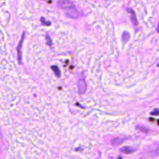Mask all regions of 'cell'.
<instances>
[{"label":"cell","mask_w":159,"mask_h":159,"mask_svg":"<svg viewBox=\"0 0 159 159\" xmlns=\"http://www.w3.org/2000/svg\"><path fill=\"white\" fill-rule=\"evenodd\" d=\"M154 153L156 154H159V146L156 149H155V151H154Z\"/></svg>","instance_id":"5bb4252c"},{"label":"cell","mask_w":159,"mask_h":159,"mask_svg":"<svg viewBox=\"0 0 159 159\" xmlns=\"http://www.w3.org/2000/svg\"><path fill=\"white\" fill-rule=\"evenodd\" d=\"M78 93L80 95L86 93V92L87 90V85L86 82L85 80V78H79V80L78 81Z\"/></svg>","instance_id":"3957f363"},{"label":"cell","mask_w":159,"mask_h":159,"mask_svg":"<svg viewBox=\"0 0 159 159\" xmlns=\"http://www.w3.org/2000/svg\"><path fill=\"white\" fill-rule=\"evenodd\" d=\"M65 14H66L69 18H71V19H77L78 17V16H79L78 11L77 10V9H76L75 6L65 9Z\"/></svg>","instance_id":"7a4b0ae2"},{"label":"cell","mask_w":159,"mask_h":159,"mask_svg":"<svg viewBox=\"0 0 159 159\" xmlns=\"http://www.w3.org/2000/svg\"><path fill=\"white\" fill-rule=\"evenodd\" d=\"M135 151H136V149L134 148H132V147H128V146L123 147V148L120 149V151L126 154H132V153H134Z\"/></svg>","instance_id":"52a82bcc"},{"label":"cell","mask_w":159,"mask_h":159,"mask_svg":"<svg viewBox=\"0 0 159 159\" xmlns=\"http://www.w3.org/2000/svg\"><path fill=\"white\" fill-rule=\"evenodd\" d=\"M137 128H138V130H141L142 132H144V133H148L149 131L148 128H147V127H144V126H137Z\"/></svg>","instance_id":"30bf717a"},{"label":"cell","mask_w":159,"mask_h":159,"mask_svg":"<svg viewBox=\"0 0 159 159\" xmlns=\"http://www.w3.org/2000/svg\"><path fill=\"white\" fill-rule=\"evenodd\" d=\"M51 69L54 71V74L57 77H60L61 76V71L60 69L57 67V66H51Z\"/></svg>","instance_id":"9c48e42d"},{"label":"cell","mask_w":159,"mask_h":159,"mask_svg":"<svg viewBox=\"0 0 159 159\" xmlns=\"http://www.w3.org/2000/svg\"><path fill=\"white\" fill-rule=\"evenodd\" d=\"M127 10L130 13V20H131V22L133 23V24L134 25V26H137V25H138V20H137V18H136L135 12L132 9L130 8H127Z\"/></svg>","instance_id":"5b68a950"},{"label":"cell","mask_w":159,"mask_h":159,"mask_svg":"<svg viewBox=\"0 0 159 159\" xmlns=\"http://www.w3.org/2000/svg\"><path fill=\"white\" fill-rule=\"evenodd\" d=\"M57 6L59 8L64 9V10L74 6V4L70 0H57Z\"/></svg>","instance_id":"6da1fadb"},{"label":"cell","mask_w":159,"mask_h":159,"mask_svg":"<svg viewBox=\"0 0 159 159\" xmlns=\"http://www.w3.org/2000/svg\"><path fill=\"white\" fill-rule=\"evenodd\" d=\"M0 138H1V131H0Z\"/></svg>","instance_id":"2e32d148"},{"label":"cell","mask_w":159,"mask_h":159,"mask_svg":"<svg viewBox=\"0 0 159 159\" xmlns=\"http://www.w3.org/2000/svg\"><path fill=\"white\" fill-rule=\"evenodd\" d=\"M127 138H113V140H111V144H113V146H119L121 144H123L127 140Z\"/></svg>","instance_id":"8992f818"},{"label":"cell","mask_w":159,"mask_h":159,"mask_svg":"<svg viewBox=\"0 0 159 159\" xmlns=\"http://www.w3.org/2000/svg\"><path fill=\"white\" fill-rule=\"evenodd\" d=\"M46 41H47V45H49V46L52 45L51 38V37H50L48 34H47L46 35Z\"/></svg>","instance_id":"7c38bea8"},{"label":"cell","mask_w":159,"mask_h":159,"mask_svg":"<svg viewBox=\"0 0 159 159\" xmlns=\"http://www.w3.org/2000/svg\"><path fill=\"white\" fill-rule=\"evenodd\" d=\"M25 38V33L23 32L22 33L21 36V39L19 41V43H18V46L16 47V50H17V54H18V61H19V63H21L22 61V46H23V42L24 41Z\"/></svg>","instance_id":"277c9868"},{"label":"cell","mask_w":159,"mask_h":159,"mask_svg":"<svg viewBox=\"0 0 159 159\" xmlns=\"http://www.w3.org/2000/svg\"><path fill=\"white\" fill-rule=\"evenodd\" d=\"M156 30H157V32L159 33V22H158V26H157Z\"/></svg>","instance_id":"9a60e30c"},{"label":"cell","mask_w":159,"mask_h":159,"mask_svg":"<svg viewBox=\"0 0 159 159\" xmlns=\"http://www.w3.org/2000/svg\"><path fill=\"white\" fill-rule=\"evenodd\" d=\"M41 23H42V24L46 25V26H50V25L51 24V22L46 21L45 19H44V17H41Z\"/></svg>","instance_id":"8fae6325"},{"label":"cell","mask_w":159,"mask_h":159,"mask_svg":"<svg viewBox=\"0 0 159 159\" xmlns=\"http://www.w3.org/2000/svg\"><path fill=\"white\" fill-rule=\"evenodd\" d=\"M130 40V33L127 31H124L122 34V41L124 43H127Z\"/></svg>","instance_id":"ba28073f"},{"label":"cell","mask_w":159,"mask_h":159,"mask_svg":"<svg viewBox=\"0 0 159 159\" xmlns=\"http://www.w3.org/2000/svg\"><path fill=\"white\" fill-rule=\"evenodd\" d=\"M151 115H153V116H159V109H157V110H154L151 113Z\"/></svg>","instance_id":"4fadbf2b"}]
</instances>
